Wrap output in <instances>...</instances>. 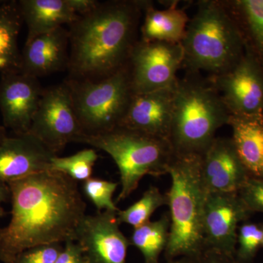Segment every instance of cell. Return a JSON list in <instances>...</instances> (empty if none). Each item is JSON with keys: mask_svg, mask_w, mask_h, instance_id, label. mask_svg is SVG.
<instances>
[{"mask_svg": "<svg viewBox=\"0 0 263 263\" xmlns=\"http://www.w3.org/2000/svg\"><path fill=\"white\" fill-rule=\"evenodd\" d=\"M11 218L0 228V260L14 263L25 251L39 246L75 241L86 214L77 181L46 171L7 183Z\"/></svg>", "mask_w": 263, "mask_h": 263, "instance_id": "cell-1", "label": "cell"}, {"mask_svg": "<svg viewBox=\"0 0 263 263\" xmlns=\"http://www.w3.org/2000/svg\"><path fill=\"white\" fill-rule=\"evenodd\" d=\"M148 1L100 2L69 25V78L100 81L127 65Z\"/></svg>", "mask_w": 263, "mask_h": 263, "instance_id": "cell-2", "label": "cell"}, {"mask_svg": "<svg viewBox=\"0 0 263 263\" xmlns=\"http://www.w3.org/2000/svg\"><path fill=\"white\" fill-rule=\"evenodd\" d=\"M182 67L186 72L209 77L224 73L243 57L245 41L227 1L202 0L197 3L181 43Z\"/></svg>", "mask_w": 263, "mask_h": 263, "instance_id": "cell-3", "label": "cell"}, {"mask_svg": "<svg viewBox=\"0 0 263 263\" xmlns=\"http://www.w3.org/2000/svg\"><path fill=\"white\" fill-rule=\"evenodd\" d=\"M230 114L209 79L186 72L175 86L169 142L175 155L202 156Z\"/></svg>", "mask_w": 263, "mask_h": 263, "instance_id": "cell-4", "label": "cell"}, {"mask_svg": "<svg viewBox=\"0 0 263 263\" xmlns=\"http://www.w3.org/2000/svg\"><path fill=\"white\" fill-rule=\"evenodd\" d=\"M201 160L200 155H174L169 164L171 186L166 195L171 227L166 260L194 258L205 249L202 221L208 192L202 180Z\"/></svg>", "mask_w": 263, "mask_h": 263, "instance_id": "cell-5", "label": "cell"}, {"mask_svg": "<svg viewBox=\"0 0 263 263\" xmlns=\"http://www.w3.org/2000/svg\"><path fill=\"white\" fill-rule=\"evenodd\" d=\"M103 151L117 164L122 190L117 202L136 191L145 176L167 174L174 152L167 140L119 126L98 135H81L76 141Z\"/></svg>", "mask_w": 263, "mask_h": 263, "instance_id": "cell-6", "label": "cell"}, {"mask_svg": "<svg viewBox=\"0 0 263 263\" xmlns=\"http://www.w3.org/2000/svg\"><path fill=\"white\" fill-rule=\"evenodd\" d=\"M76 116L85 135L119 127L133 95L128 65L100 81L67 78Z\"/></svg>", "mask_w": 263, "mask_h": 263, "instance_id": "cell-7", "label": "cell"}, {"mask_svg": "<svg viewBox=\"0 0 263 263\" xmlns=\"http://www.w3.org/2000/svg\"><path fill=\"white\" fill-rule=\"evenodd\" d=\"M183 62L181 43L138 40L127 63L133 94L173 87Z\"/></svg>", "mask_w": 263, "mask_h": 263, "instance_id": "cell-8", "label": "cell"}, {"mask_svg": "<svg viewBox=\"0 0 263 263\" xmlns=\"http://www.w3.org/2000/svg\"><path fill=\"white\" fill-rule=\"evenodd\" d=\"M29 133L56 155L84 134L65 81L44 89Z\"/></svg>", "mask_w": 263, "mask_h": 263, "instance_id": "cell-9", "label": "cell"}, {"mask_svg": "<svg viewBox=\"0 0 263 263\" xmlns=\"http://www.w3.org/2000/svg\"><path fill=\"white\" fill-rule=\"evenodd\" d=\"M230 116L263 114V67L247 52L230 70L208 77Z\"/></svg>", "mask_w": 263, "mask_h": 263, "instance_id": "cell-10", "label": "cell"}, {"mask_svg": "<svg viewBox=\"0 0 263 263\" xmlns=\"http://www.w3.org/2000/svg\"><path fill=\"white\" fill-rule=\"evenodd\" d=\"M118 212L104 211L84 216L75 241L87 263H126L129 239L119 228Z\"/></svg>", "mask_w": 263, "mask_h": 263, "instance_id": "cell-11", "label": "cell"}, {"mask_svg": "<svg viewBox=\"0 0 263 263\" xmlns=\"http://www.w3.org/2000/svg\"><path fill=\"white\" fill-rule=\"evenodd\" d=\"M250 214L238 193H208L202 221L205 249L235 256L240 223Z\"/></svg>", "mask_w": 263, "mask_h": 263, "instance_id": "cell-12", "label": "cell"}, {"mask_svg": "<svg viewBox=\"0 0 263 263\" xmlns=\"http://www.w3.org/2000/svg\"><path fill=\"white\" fill-rule=\"evenodd\" d=\"M43 91L37 78L21 71L2 74L0 111L3 126L15 135L29 133Z\"/></svg>", "mask_w": 263, "mask_h": 263, "instance_id": "cell-13", "label": "cell"}, {"mask_svg": "<svg viewBox=\"0 0 263 263\" xmlns=\"http://www.w3.org/2000/svg\"><path fill=\"white\" fill-rule=\"evenodd\" d=\"M56 156L31 133L8 136L0 144V182L49 171Z\"/></svg>", "mask_w": 263, "mask_h": 263, "instance_id": "cell-14", "label": "cell"}, {"mask_svg": "<svg viewBox=\"0 0 263 263\" xmlns=\"http://www.w3.org/2000/svg\"><path fill=\"white\" fill-rule=\"evenodd\" d=\"M174 86L133 94L120 125L169 141L172 123Z\"/></svg>", "mask_w": 263, "mask_h": 263, "instance_id": "cell-15", "label": "cell"}, {"mask_svg": "<svg viewBox=\"0 0 263 263\" xmlns=\"http://www.w3.org/2000/svg\"><path fill=\"white\" fill-rule=\"evenodd\" d=\"M201 176L208 193H238L249 176L231 138L214 140L202 155Z\"/></svg>", "mask_w": 263, "mask_h": 263, "instance_id": "cell-16", "label": "cell"}, {"mask_svg": "<svg viewBox=\"0 0 263 263\" xmlns=\"http://www.w3.org/2000/svg\"><path fill=\"white\" fill-rule=\"evenodd\" d=\"M69 31L65 27L26 41L20 71L39 79L68 68Z\"/></svg>", "mask_w": 263, "mask_h": 263, "instance_id": "cell-17", "label": "cell"}, {"mask_svg": "<svg viewBox=\"0 0 263 263\" xmlns=\"http://www.w3.org/2000/svg\"><path fill=\"white\" fill-rule=\"evenodd\" d=\"M228 125L235 152L249 177L263 179V114L230 116Z\"/></svg>", "mask_w": 263, "mask_h": 263, "instance_id": "cell-18", "label": "cell"}, {"mask_svg": "<svg viewBox=\"0 0 263 263\" xmlns=\"http://www.w3.org/2000/svg\"><path fill=\"white\" fill-rule=\"evenodd\" d=\"M18 5L28 29L27 41L70 25L79 17L67 0H19Z\"/></svg>", "mask_w": 263, "mask_h": 263, "instance_id": "cell-19", "label": "cell"}, {"mask_svg": "<svg viewBox=\"0 0 263 263\" xmlns=\"http://www.w3.org/2000/svg\"><path fill=\"white\" fill-rule=\"evenodd\" d=\"M186 10L171 5L166 9L159 10L148 1L142 19L140 39L145 41H157L181 43L189 22Z\"/></svg>", "mask_w": 263, "mask_h": 263, "instance_id": "cell-20", "label": "cell"}, {"mask_svg": "<svg viewBox=\"0 0 263 263\" xmlns=\"http://www.w3.org/2000/svg\"><path fill=\"white\" fill-rule=\"evenodd\" d=\"M24 23L18 1H0V74L20 71L18 35Z\"/></svg>", "mask_w": 263, "mask_h": 263, "instance_id": "cell-21", "label": "cell"}, {"mask_svg": "<svg viewBox=\"0 0 263 263\" xmlns=\"http://www.w3.org/2000/svg\"><path fill=\"white\" fill-rule=\"evenodd\" d=\"M238 24L242 37L248 35L251 47L249 52L263 67V0L227 1Z\"/></svg>", "mask_w": 263, "mask_h": 263, "instance_id": "cell-22", "label": "cell"}, {"mask_svg": "<svg viewBox=\"0 0 263 263\" xmlns=\"http://www.w3.org/2000/svg\"><path fill=\"white\" fill-rule=\"evenodd\" d=\"M170 227V214L165 213L159 220L134 228L129 242L143 254L144 263H159L168 243Z\"/></svg>", "mask_w": 263, "mask_h": 263, "instance_id": "cell-23", "label": "cell"}, {"mask_svg": "<svg viewBox=\"0 0 263 263\" xmlns=\"http://www.w3.org/2000/svg\"><path fill=\"white\" fill-rule=\"evenodd\" d=\"M165 205H167V195L161 193L156 186H151L139 200L125 210L118 212V221L120 224L125 223L134 228H138L148 222L155 211Z\"/></svg>", "mask_w": 263, "mask_h": 263, "instance_id": "cell-24", "label": "cell"}, {"mask_svg": "<svg viewBox=\"0 0 263 263\" xmlns=\"http://www.w3.org/2000/svg\"><path fill=\"white\" fill-rule=\"evenodd\" d=\"M98 156L94 149H84L66 157L52 159L50 171L68 176L76 181H86L91 178L93 167Z\"/></svg>", "mask_w": 263, "mask_h": 263, "instance_id": "cell-25", "label": "cell"}, {"mask_svg": "<svg viewBox=\"0 0 263 263\" xmlns=\"http://www.w3.org/2000/svg\"><path fill=\"white\" fill-rule=\"evenodd\" d=\"M262 230L255 223L245 222L239 226L237 235L235 258L239 263H247L254 258L262 247Z\"/></svg>", "mask_w": 263, "mask_h": 263, "instance_id": "cell-26", "label": "cell"}, {"mask_svg": "<svg viewBox=\"0 0 263 263\" xmlns=\"http://www.w3.org/2000/svg\"><path fill=\"white\" fill-rule=\"evenodd\" d=\"M119 183L91 177L84 181L83 190L86 196L97 208L98 212L105 209V211L119 212L120 210L113 201V195Z\"/></svg>", "mask_w": 263, "mask_h": 263, "instance_id": "cell-27", "label": "cell"}, {"mask_svg": "<svg viewBox=\"0 0 263 263\" xmlns=\"http://www.w3.org/2000/svg\"><path fill=\"white\" fill-rule=\"evenodd\" d=\"M238 195L251 214L263 213V179L249 177Z\"/></svg>", "mask_w": 263, "mask_h": 263, "instance_id": "cell-28", "label": "cell"}, {"mask_svg": "<svg viewBox=\"0 0 263 263\" xmlns=\"http://www.w3.org/2000/svg\"><path fill=\"white\" fill-rule=\"evenodd\" d=\"M62 249L60 243L39 246L21 254L14 263H55Z\"/></svg>", "mask_w": 263, "mask_h": 263, "instance_id": "cell-29", "label": "cell"}, {"mask_svg": "<svg viewBox=\"0 0 263 263\" xmlns=\"http://www.w3.org/2000/svg\"><path fill=\"white\" fill-rule=\"evenodd\" d=\"M193 263H239L235 256L213 249H205L194 257Z\"/></svg>", "mask_w": 263, "mask_h": 263, "instance_id": "cell-30", "label": "cell"}, {"mask_svg": "<svg viewBox=\"0 0 263 263\" xmlns=\"http://www.w3.org/2000/svg\"><path fill=\"white\" fill-rule=\"evenodd\" d=\"M55 263H87L82 249L77 242L69 240L65 243L61 254Z\"/></svg>", "mask_w": 263, "mask_h": 263, "instance_id": "cell-31", "label": "cell"}, {"mask_svg": "<svg viewBox=\"0 0 263 263\" xmlns=\"http://www.w3.org/2000/svg\"><path fill=\"white\" fill-rule=\"evenodd\" d=\"M100 2L97 0H67L70 8L78 15L89 13L98 6Z\"/></svg>", "mask_w": 263, "mask_h": 263, "instance_id": "cell-32", "label": "cell"}, {"mask_svg": "<svg viewBox=\"0 0 263 263\" xmlns=\"http://www.w3.org/2000/svg\"><path fill=\"white\" fill-rule=\"evenodd\" d=\"M10 197V190L7 183L0 182V219L4 214L3 203L6 202Z\"/></svg>", "mask_w": 263, "mask_h": 263, "instance_id": "cell-33", "label": "cell"}, {"mask_svg": "<svg viewBox=\"0 0 263 263\" xmlns=\"http://www.w3.org/2000/svg\"><path fill=\"white\" fill-rule=\"evenodd\" d=\"M193 258H190V257H179V258L170 259V260H166L165 263H193Z\"/></svg>", "mask_w": 263, "mask_h": 263, "instance_id": "cell-34", "label": "cell"}, {"mask_svg": "<svg viewBox=\"0 0 263 263\" xmlns=\"http://www.w3.org/2000/svg\"><path fill=\"white\" fill-rule=\"evenodd\" d=\"M7 137L8 136H7L6 128L4 126L0 125V144L3 143V141H4Z\"/></svg>", "mask_w": 263, "mask_h": 263, "instance_id": "cell-35", "label": "cell"}, {"mask_svg": "<svg viewBox=\"0 0 263 263\" xmlns=\"http://www.w3.org/2000/svg\"><path fill=\"white\" fill-rule=\"evenodd\" d=\"M261 228H262V234H263V223L262 224H261ZM262 247H263V237H262Z\"/></svg>", "mask_w": 263, "mask_h": 263, "instance_id": "cell-36", "label": "cell"}]
</instances>
